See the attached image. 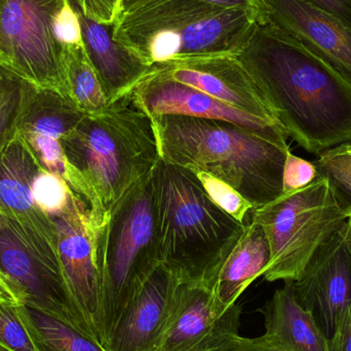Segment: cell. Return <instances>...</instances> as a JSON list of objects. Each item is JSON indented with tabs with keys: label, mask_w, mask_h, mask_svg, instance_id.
Listing matches in <instances>:
<instances>
[{
	"label": "cell",
	"mask_w": 351,
	"mask_h": 351,
	"mask_svg": "<svg viewBox=\"0 0 351 351\" xmlns=\"http://www.w3.org/2000/svg\"><path fill=\"white\" fill-rule=\"evenodd\" d=\"M55 227L57 252L70 296L93 338L99 342L101 282L97 263L98 229L84 202L73 195L61 212L49 217Z\"/></svg>",
	"instance_id": "cell-10"
},
{
	"label": "cell",
	"mask_w": 351,
	"mask_h": 351,
	"mask_svg": "<svg viewBox=\"0 0 351 351\" xmlns=\"http://www.w3.org/2000/svg\"><path fill=\"white\" fill-rule=\"evenodd\" d=\"M350 202L328 176L306 187L282 193L274 202L254 208L251 218L267 237L270 262L263 278L267 282L298 280L319 247L348 220Z\"/></svg>",
	"instance_id": "cell-7"
},
{
	"label": "cell",
	"mask_w": 351,
	"mask_h": 351,
	"mask_svg": "<svg viewBox=\"0 0 351 351\" xmlns=\"http://www.w3.org/2000/svg\"><path fill=\"white\" fill-rule=\"evenodd\" d=\"M179 284L164 264L158 265L121 313L103 348L106 351H158Z\"/></svg>",
	"instance_id": "cell-15"
},
{
	"label": "cell",
	"mask_w": 351,
	"mask_h": 351,
	"mask_svg": "<svg viewBox=\"0 0 351 351\" xmlns=\"http://www.w3.org/2000/svg\"><path fill=\"white\" fill-rule=\"evenodd\" d=\"M160 158L226 182L254 208L282 193L289 144H280L227 121L182 115L154 117Z\"/></svg>",
	"instance_id": "cell-3"
},
{
	"label": "cell",
	"mask_w": 351,
	"mask_h": 351,
	"mask_svg": "<svg viewBox=\"0 0 351 351\" xmlns=\"http://www.w3.org/2000/svg\"><path fill=\"white\" fill-rule=\"evenodd\" d=\"M63 61L68 98L86 114L106 108L108 99L86 56L84 43L64 47Z\"/></svg>",
	"instance_id": "cell-23"
},
{
	"label": "cell",
	"mask_w": 351,
	"mask_h": 351,
	"mask_svg": "<svg viewBox=\"0 0 351 351\" xmlns=\"http://www.w3.org/2000/svg\"><path fill=\"white\" fill-rule=\"evenodd\" d=\"M315 162H308L288 152L282 171V193L297 191L306 187L319 177Z\"/></svg>",
	"instance_id": "cell-30"
},
{
	"label": "cell",
	"mask_w": 351,
	"mask_h": 351,
	"mask_svg": "<svg viewBox=\"0 0 351 351\" xmlns=\"http://www.w3.org/2000/svg\"><path fill=\"white\" fill-rule=\"evenodd\" d=\"M315 165L341 193L351 194V142L319 154Z\"/></svg>",
	"instance_id": "cell-28"
},
{
	"label": "cell",
	"mask_w": 351,
	"mask_h": 351,
	"mask_svg": "<svg viewBox=\"0 0 351 351\" xmlns=\"http://www.w3.org/2000/svg\"><path fill=\"white\" fill-rule=\"evenodd\" d=\"M82 43L109 104L129 94L152 67L113 36V24H101L78 8Z\"/></svg>",
	"instance_id": "cell-19"
},
{
	"label": "cell",
	"mask_w": 351,
	"mask_h": 351,
	"mask_svg": "<svg viewBox=\"0 0 351 351\" xmlns=\"http://www.w3.org/2000/svg\"><path fill=\"white\" fill-rule=\"evenodd\" d=\"M330 351H351V302L335 333L330 338Z\"/></svg>",
	"instance_id": "cell-34"
},
{
	"label": "cell",
	"mask_w": 351,
	"mask_h": 351,
	"mask_svg": "<svg viewBox=\"0 0 351 351\" xmlns=\"http://www.w3.org/2000/svg\"><path fill=\"white\" fill-rule=\"evenodd\" d=\"M0 297L14 304H23L22 297L19 294L16 289L12 286V282L2 274L1 270H0Z\"/></svg>",
	"instance_id": "cell-36"
},
{
	"label": "cell",
	"mask_w": 351,
	"mask_h": 351,
	"mask_svg": "<svg viewBox=\"0 0 351 351\" xmlns=\"http://www.w3.org/2000/svg\"><path fill=\"white\" fill-rule=\"evenodd\" d=\"M154 68L233 108L278 123L253 78L237 56L177 60L154 65Z\"/></svg>",
	"instance_id": "cell-14"
},
{
	"label": "cell",
	"mask_w": 351,
	"mask_h": 351,
	"mask_svg": "<svg viewBox=\"0 0 351 351\" xmlns=\"http://www.w3.org/2000/svg\"><path fill=\"white\" fill-rule=\"evenodd\" d=\"M23 322L39 351H106L96 340L26 304H18Z\"/></svg>",
	"instance_id": "cell-22"
},
{
	"label": "cell",
	"mask_w": 351,
	"mask_h": 351,
	"mask_svg": "<svg viewBox=\"0 0 351 351\" xmlns=\"http://www.w3.org/2000/svg\"><path fill=\"white\" fill-rule=\"evenodd\" d=\"M293 286L298 302L315 315L330 339L351 302L348 219L317 249Z\"/></svg>",
	"instance_id": "cell-11"
},
{
	"label": "cell",
	"mask_w": 351,
	"mask_h": 351,
	"mask_svg": "<svg viewBox=\"0 0 351 351\" xmlns=\"http://www.w3.org/2000/svg\"><path fill=\"white\" fill-rule=\"evenodd\" d=\"M348 222H350V241H351V202H350V217H348Z\"/></svg>",
	"instance_id": "cell-38"
},
{
	"label": "cell",
	"mask_w": 351,
	"mask_h": 351,
	"mask_svg": "<svg viewBox=\"0 0 351 351\" xmlns=\"http://www.w3.org/2000/svg\"><path fill=\"white\" fill-rule=\"evenodd\" d=\"M53 34L60 47L82 45L80 14L74 0H67L53 20Z\"/></svg>",
	"instance_id": "cell-29"
},
{
	"label": "cell",
	"mask_w": 351,
	"mask_h": 351,
	"mask_svg": "<svg viewBox=\"0 0 351 351\" xmlns=\"http://www.w3.org/2000/svg\"><path fill=\"white\" fill-rule=\"evenodd\" d=\"M32 195L36 206L49 218L63 210L75 194L61 176L40 168L33 180Z\"/></svg>",
	"instance_id": "cell-26"
},
{
	"label": "cell",
	"mask_w": 351,
	"mask_h": 351,
	"mask_svg": "<svg viewBox=\"0 0 351 351\" xmlns=\"http://www.w3.org/2000/svg\"><path fill=\"white\" fill-rule=\"evenodd\" d=\"M257 19L202 0H152L119 16L113 36L150 66L177 60L237 56Z\"/></svg>",
	"instance_id": "cell-5"
},
{
	"label": "cell",
	"mask_w": 351,
	"mask_h": 351,
	"mask_svg": "<svg viewBox=\"0 0 351 351\" xmlns=\"http://www.w3.org/2000/svg\"><path fill=\"white\" fill-rule=\"evenodd\" d=\"M269 22L351 82V33L304 0H265Z\"/></svg>",
	"instance_id": "cell-17"
},
{
	"label": "cell",
	"mask_w": 351,
	"mask_h": 351,
	"mask_svg": "<svg viewBox=\"0 0 351 351\" xmlns=\"http://www.w3.org/2000/svg\"><path fill=\"white\" fill-rule=\"evenodd\" d=\"M82 14L101 24H114L121 0H74Z\"/></svg>",
	"instance_id": "cell-31"
},
{
	"label": "cell",
	"mask_w": 351,
	"mask_h": 351,
	"mask_svg": "<svg viewBox=\"0 0 351 351\" xmlns=\"http://www.w3.org/2000/svg\"><path fill=\"white\" fill-rule=\"evenodd\" d=\"M195 175L210 199L219 208L241 224L245 225L249 222V214H251L255 208L247 198L243 197L226 182L208 173L199 171L195 172Z\"/></svg>",
	"instance_id": "cell-25"
},
{
	"label": "cell",
	"mask_w": 351,
	"mask_h": 351,
	"mask_svg": "<svg viewBox=\"0 0 351 351\" xmlns=\"http://www.w3.org/2000/svg\"><path fill=\"white\" fill-rule=\"evenodd\" d=\"M304 1L335 19L351 33V0H304Z\"/></svg>",
	"instance_id": "cell-33"
},
{
	"label": "cell",
	"mask_w": 351,
	"mask_h": 351,
	"mask_svg": "<svg viewBox=\"0 0 351 351\" xmlns=\"http://www.w3.org/2000/svg\"><path fill=\"white\" fill-rule=\"evenodd\" d=\"M84 115L61 93L37 88L21 119L18 137L45 170L61 176L67 182L61 140L77 127Z\"/></svg>",
	"instance_id": "cell-16"
},
{
	"label": "cell",
	"mask_w": 351,
	"mask_h": 351,
	"mask_svg": "<svg viewBox=\"0 0 351 351\" xmlns=\"http://www.w3.org/2000/svg\"><path fill=\"white\" fill-rule=\"evenodd\" d=\"M228 351H287L268 341L264 335L256 338L239 336Z\"/></svg>",
	"instance_id": "cell-35"
},
{
	"label": "cell",
	"mask_w": 351,
	"mask_h": 351,
	"mask_svg": "<svg viewBox=\"0 0 351 351\" xmlns=\"http://www.w3.org/2000/svg\"><path fill=\"white\" fill-rule=\"evenodd\" d=\"M0 351H8V350H5V348H2L1 346H0Z\"/></svg>",
	"instance_id": "cell-39"
},
{
	"label": "cell",
	"mask_w": 351,
	"mask_h": 351,
	"mask_svg": "<svg viewBox=\"0 0 351 351\" xmlns=\"http://www.w3.org/2000/svg\"><path fill=\"white\" fill-rule=\"evenodd\" d=\"M202 1L223 8L249 12L257 19L259 25L269 22V14H268L265 0H202Z\"/></svg>",
	"instance_id": "cell-32"
},
{
	"label": "cell",
	"mask_w": 351,
	"mask_h": 351,
	"mask_svg": "<svg viewBox=\"0 0 351 351\" xmlns=\"http://www.w3.org/2000/svg\"><path fill=\"white\" fill-rule=\"evenodd\" d=\"M289 138L319 156L351 142V82L268 22L237 56Z\"/></svg>",
	"instance_id": "cell-1"
},
{
	"label": "cell",
	"mask_w": 351,
	"mask_h": 351,
	"mask_svg": "<svg viewBox=\"0 0 351 351\" xmlns=\"http://www.w3.org/2000/svg\"><path fill=\"white\" fill-rule=\"evenodd\" d=\"M270 257L269 243L263 228L250 217L245 232L225 259L210 290L213 309L217 315L226 313L256 278L263 276Z\"/></svg>",
	"instance_id": "cell-21"
},
{
	"label": "cell",
	"mask_w": 351,
	"mask_h": 351,
	"mask_svg": "<svg viewBox=\"0 0 351 351\" xmlns=\"http://www.w3.org/2000/svg\"><path fill=\"white\" fill-rule=\"evenodd\" d=\"M101 282L99 342L104 346L117 319L162 264L152 172L121 198L97 230Z\"/></svg>",
	"instance_id": "cell-6"
},
{
	"label": "cell",
	"mask_w": 351,
	"mask_h": 351,
	"mask_svg": "<svg viewBox=\"0 0 351 351\" xmlns=\"http://www.w3.org/2000/svg\"><path fill=\"white\" fill-rule=\"evenodd\" d=\"M149 1H152V0H121V5H119V12L117 18L123 16V14H128V12H132V10H137L138 8L144 5V4Z\"/></svg>",
	"instance_id": "cell-37"
},
{
	"label": "cell",
	"mask_w": 351,
	"mask_h": 351,
	"mask_svg": "<svg viewBox=\"0 0 351 351\" xmlns=\"http://www.w3.org/2000/svg\"><path fill=\"white\" fill-rule=\"evenodd\" d=\"M258 309L263 315L264 337L287 351H330V339L311 311L297 300L294 282H284Z\"/></svg>",
	"instance_id": "cell-20"
},
{
	"label": "cell",
	"mask_w": 351,
	"mask_h": 351,
	"mask_svg": "<svg viewBox=\"0 0 351 351\" xmlns=\"http://www.w3.org/2000/svg\"><path fill=\"white\" fill-rule=\"evenodd\" d=\"M130 99L150 119L160 115H182L227 121L280 144L288 136L280 125L233 108L200 90L176 82L152 67L131 92Z\"/></svg>",
	"instance_id": "cell-12"
},
{
	"label": "cell",
	"mask_w": 351,
	"mask_h": 351,
	"mask_svg": "<svg viewBox=\"0 0 351 351\" xmlns=\"http://www.w3.org/2000/svg\"><path fill=\"white\" fill-rule=\"evenodd\" d=\"M0 346L8 351H39L21 317L18 304L0 297Z\"/></svg>",
	"instance_id": "cell-27"
},
{
	"label": "cell",
	"mask_w": 351,
	"mask_h": 351,
	"mask_svg": "<svg viewBox=\"0 0 351 351\" xmlns=\"http://www.w3.org/2000/svg\"><path fill=\"white\" fill-rule=\"evenodd\" d=\"M37 88L0 63V156L18 136L21 119Z\"/></svg>",
	"instance_id": "cell-24"
},
{
	"label": "cell",
	"mask_w": 351,
	"mask_h": 351,
	"mask_svg": "<svg viewBox=\"0 0 351 351\" xmlns=\"http://www.w3.org/2000/svg\"><path fill=\"white\" fill-rule=\"evenodd\" d=\"M0 270L22 297L23 304L93 338L70 296L57 252L33 243L14 221L1 215Z\"/></svg>",
	"instance_id": "cell-9"
},
{
	"label": "cell",
	"mask_w": 351,
	"mask_h": 351,
	"mask_svg": "<svg viewBox=\"0 0 351 351\" xmlns=\"http://www.w3.org/2000/svg\"><path fill=\"white\" fill-rule=\"evenodd\" d=\"M241 313L235 303L218 315L210 290L180 282L158 351H228L241 336Z\"/></svg>",
	"instance_id": "cell-13"
},
{
	"label": "cell",
	"mask_w": 351,
	"mask_h": 351,
	"mask_svg": "<svg viewBox=\"0 0 351 351\" xmlns=\"http://www.w3.org/2000/svg\"><path fill=\"white\" fill-rule=\"evenodd\" d=\"M61 145L68 185L88 208L97 229L160 160L152 119L129 95L103 110L86 113Z\"/></svg>",
	"instance_id": "cell-2"
},
{
	"label": "cell",
	"mask_w": 351,
	"mask_h": 351,
	"mask_svg": "<svg viewBox=\"0 0 351 351\" xmlns=\"http://www.w3.org/2000/svg\"><path fill=\"white\" fill-rule=\"evenodd\" d=\"M152 186L162 264L180 282L212 290L247 224L219 208L188 169L160 158Z\"/></svg>",
	"instance_id": "cell-4"
},
{
	"label": "cell",
	"mask_w": 351,
	"mask_h": 351,
	"mask_svg": "<svg viewBox=\"0 0 351 351\" xmlns=\"http://www.w3.org/2000/svg\"><path fill=\"white\" fill-rule=\"evenodd\" d=\"M66 1L0 0V63L68 98L63 47L53 34V18Z\"/></svg>",
	"instance_id": "cell-8"
},
{
	"label": "cell",
	"mask_w": 351,
	"mask_h": 351,
	"mask_svg": "<svg viewBox=\"0 0 351 351\" xmlns=\"http://www.w3.org/2000/svg\"><path fill=\"white\" fill-rule=\"evenodd\" d=\"M40 168L16 136L0 156V215L14 221L35 243L57 251L53 221L33 199V180Z\"/></svg>",
	"instance_id": "cell-18"
}]
</instances>
